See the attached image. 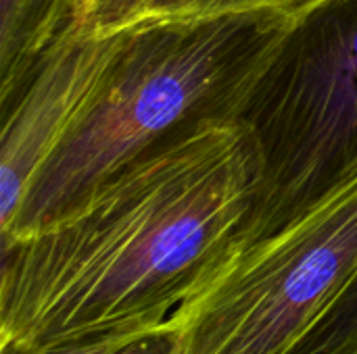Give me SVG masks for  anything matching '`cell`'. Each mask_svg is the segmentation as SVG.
Masks as SVG:
<instances>
[{
    "mask_svg": "<svg viewBox=\"0 0 357 354\" xmlns=\"http://www.w3.org/2000/svg\"><path fill=\"white\" fill-rule=\"evenodd\" d=\"M264 186L253 127L197 125L31 236L2 242L0 346L161 323L232 246Z\"/></svg>",
    "mask_w": 357,
    "mask_h": 354,
    "instance_id": "obj_1",
    "label": "cell"
},
{
    "mask_svg": "<svg viewBox=\"0 0 357 354\" xmlns=\"http://www.w3.org/2000/svg\"><path fill=\"white\" fill-rule=\"evenodd\" d=\"M293 23L232 15L126 29L92 104L31 184L2 242L56 221L159 144L215 119H236Z\"/></svg>",
    "mask_w": 357,
    "mask_h": 354,
    "instance_id": "obj_2",
    "label": "cell"
},
{
    "mask_svg": "<svg viewBox=\"0 0 357 354\" xmlns=\"http://www.w3.org/2000/svg\"><path fill=\"white\" fill-rule=\"evenodd\" d=\"M357 273V159L272 234L228 248L172 313L182 354H289Z\"/></svg>",
    "mask_w": 357,
    "mask_h": 354,
    "instance_id": "obj_3",
    "label": "cell"
},
{
    "mask_svg": "<svg viewBox=\"0 0 357 354\" xmlns=\"http://www.w3.org/2000/svg\"><path fill=\"white\" fill-rule=\"evenodd\" d=\"M264 186L230 248L299 213L357 159V0H333L293 25L249 96Z\"/></svg>",
    "mask_w": 357,
    "mask_h": 354,
    "instance_id": "obj_4",
    "label": "cell"
},
{
    "mask_svg": "<svg viewBox=\"0 0 357 354\" xmlns=\"http://www.w3.org/2000/svg\"><path fill=\"white\" fill-rule=\"evenodd\" d=\"M126 38L128 31L100 35L67 23L2 104L0 232L10 227L38 173L92 104Z\"/></svg>",
    "mask_w": 357,
    "mask_h": 354,
    "instance_id": "obj_5",
    "label": "cell"
},
{
    "mask_svg": "<svg viewBox=\"0 0 357 354\" xmlns=\"http://www.w3.org/2000/svg\"><path fill=\"white\" fill-rule=\"evenodd\" d=\"M333 0H138L115 31L155 23H190L232 15H272L297 25Z\"/></svg>",
    "mask_w": 357,
    "mask_h": 354,
    "instance_id": "obj_6",
    "label": "cell"
},
{
    "mask_svg": "<svg viewBox=\"0 0 357 354\" xmlns=\"http://www.w3.org/2000/svg\"><path fill=\"white\" fill-rule=\"evenodd\" d=\"M0 354H182V348L178 328L169 317L144 328L102 332L42 346L4 344Z\"/></svg>",
    "mask_w": 357,
    "mask_h": 354,
    "instance_id": "obj_7",
    "label": "cell"
},
{
    "mask_svg": "<svg viewBox=\"0 0 357 354\" xmlns=\"http://www.w3.org/2000/svg\"><path fill=\"white\" fill-rule=\"evenodd\" d=\"M289 354H357V273L331 311Z\"/></svg>",
    "mask_w": 357,
    "mask_h": 354,
    "instance_id": "obj_8",
    "label": "cell"
},
{
    "mask_svg": "<svg viewBox=\"0 0 357 354\" xmlns=\"http://www.w3.org/2000/svg\"><path fill=\"white\" fill-rule=\"evenodd\" d=\"M138 0H67L69 21L90 33H115Z\"/></svg>",
    "mask_w": 357,
    "mask_h": 354,
    "instance_id": "obj_9",
    "label": "cell"
}]
</instances>
